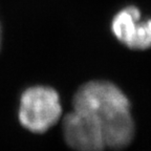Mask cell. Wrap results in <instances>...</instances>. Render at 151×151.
Returning <instances> with one entry per match:
<instances>
[{
  "label": "cell",
  "instance_id": "obj_5",
  "mask_svg": "<svg viewBox=\"0 0 151 151\" xmlns=\"http://www.w3.org/2000/svg\"><path fill=\"white\" fill-rule=\"evenodd\" d=\"M0 46H1V27H0Z\"/></svg>",
  "mask_w": 151,
  "mask_h": 151
},
{
  "label": "cell",
  "instance_id": "obj_2",
  "mask_svg": "<svg viewBox=\"0 0 151 151\" xmlns=\"http://www.w3.org/2000/svg\"><path fill=\"white\" fill-rule=\"evenodd\" d=\"M62 105L58 92L50 86H32L21 94L19 121L34 133H43L59 121Z\"/></svg>",
  "mask_w": 151,
  "mask_h": 151
},
{
  "label": "cell",
  "instance_id": "obj_1",
  "mask_svg": "<svg viewBox=\"0 0 151 151\" xmlns=\"http://www.w3.org/2000/svg\"><path fill=\"white\" fill-rule=\"evenodd\" d=\"M75 110L93 116L103 130L106 147H127L134 137V122L125 93L107 81H90L82 85L73 100Z\"/></svg>",
  "mask_w": 151,
  "mask_h": 151
},
{
  "label": "cell",
  "instance_id": "obj_4",
  "mask_svg": "<svg viewBox=\"0 0 151 151\" xmlns=\"http://www.w3.org/2000/svg\"><path fill=\"white\" fill-rule=\"evenodd\" d=\"M111 31L120 42L131 50H144L151 47V18L142 20L137 6L121 9L111 21Z\"/></svg>",
  "mask_w": 151,
  "mask_h": 151
},
{
  "label": "cell",
  "instance_id": "obj_3",
  "mask_svg": "<svg viewBox=\"0 0 151 151\" xmlns=\"http://www.w3.org/2000/svg\"><path fill=\"white\" fill-rule=\"evenodd\" d=\"M63 135L75 151H104L106 147L100 123L83 111L73 109L64 118Z\"/></svg>",
  "mask_w": 151,
  "mask_h": 151
}]
</instances>
